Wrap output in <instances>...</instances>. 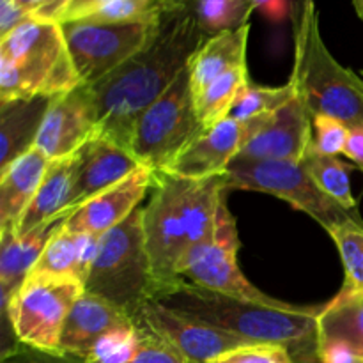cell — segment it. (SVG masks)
Masks as SVG:
<instances>
[{"instance_id":"1","label":"cell","mask_w":363,"mask_h":363,"mask_svg":"<svg viewBox=\"0 0 363 363\" xmlns=\"http://www.w3.org/2000/svg\"><path fill=\"white\" fill-rule=\"evenodd\" d=\"M206 39L188 0L170 7L145 48L91 85L98 116L96 135L130 151L138 119L188 69Z\"/></svg>"},{"instance_id":"2","label":"cell","mask_w":363,"mask_h":363,"mask_svg":"<svg viewBox=\"0 0 363 363\" xmlns=\"http://www.w3.org/2000/svg\"><path fill=\"white\" fill-rule=\"evenodd\" d=\"M227 191V174L181 179L155 172L144 206V236L155 293L184 275L204 255L215 236L216 215ZM151 293V294H152Z\"/></svg>"},{"instance_id":"3","label":"cell","mask_w":363,"mask_h":363,"mask_svg":"<svg viewBox=\"0 0 363 363\" xmlns=\"http://www.w3.org/2000/svg\"><path fill=\"white\" fill-rule=\"evenodd\" d=\"M151 298L240 339L287 347L296 363H319L318 318L325 305L275 308L211 291L183 277L158 287Z\"/></svg>"},{"instance_id":"4","label":"cell","mask_w":363,"mask_h":363,"mask_svg":"<svg viewBox=\"0 0 363 363\" xmlns=\"http://www.w3.org/2000/svg\"><path fill=\"white\" fill-rule=\"evenodd\" d=\"M289 82L312 117L332 116L350 128L363 126V78L344 67L325 45L315 0H301L298 7Z\"/></svg>"},{"instance_id":"5","label":"cell","mask_w":363,"mask_h":363,"mask_svg":"<svg viewBox=\"0 0 363 363\" xmlns=\"http://www.w3.org/2000/svg\"><path fill=\"white\" fill-rule=\"evenodd\" d=\"M80 84L57 21L34 18L0 39V103L53 98Z\"/></svg>"},{"instance_id":"6","label":"cell","mask_w":363,"mask_h":363,"mask_svg":"<svg viewBox=\"0 0 363 363\" xmlns=\"http://www.w3.org/2000/svg\"><path fill=\"white\" fill-rule=\"evenodd\" d=\"M96 294L126 311L131 318L151 298V261L144 236V208H137L124 222L99 236L98 254L84 284Z\"/></svg>"},{"instance_id":"7","label":"cell","mask_w":363,"mask_h":363,"mask_svg":"<svg viewBox=\"0 0 363 363\" xmlns=\"http://www.w3.org/2000/svg\"><path fill=\"white\" fill-rule=\"evenodd\" d=\"M227 190H250L279 197L298 211L307 213L326 233L346 223H362L358 211H350L318 186L301 162L236 158L227 169Z\"/></svg>"},{"instance_id":"8","label":"cell","mask_w":363,"mask_h":363,"mask_svg":"<svg viewBox=\"0 0 363 363\" xmlns=\"http://www.w3.org/2000/svg\"><path fill=\"white\" fill-rule=\"evenodd\" d=\"M204 131L195 108L190 71L184 69L165 94L138 119L130 152L140 165L165 170Z\"/></svg>"},{"instance_id":"9","label":"cell","mask_w":363,"mask_h":363,"mask_svg":"<svg viewBox=\"0 0 363 363\" xmlns=\"http://www.w3.org/2000/svg\"><path fill=\"white\" fill-rule=\"evenodd\" d=\"M84 293V284L77 279L28 275L4 312L16 342L59 351L64 323Z\"/></svg>"},{"instance_id":"10","label":"cell","mask_w":363,"mask_h":363,"mask_svg":"<svg viewBox=\"0 0 363 363\" xmlns=\"http://www.w3.org/2000/svg\"><path fill=\"white\" fill-rule=\"evenodd\" d=\"M162 16L135 23H94L73 20L60 23L67 50L82 82L94 85L140 52L158 34Z\"/></svg>"},{"instance_id":"11","label":"cell","mask_w":363,"mask_h":363,"mask_svg":"<svg viewBox=\"0 0 363 363\" xmlns=\"http://www.w3.org/2000/svg\"><path fill=\"white\" fill-rule=\"evenodd\" d=\"M240 245L236 218L229 211L227 201L223 199L218 208V215H216L215 236H213L211 245L204 252V255L184 272L183 279L211 291L268 305V307L287 308V311L298 307V305H291L262 293L241 273V268L238 266Z\"/></svg>"},{"instance_id":"12","label":"cell","mask_w":363,"mask_h":363,"mask_svg":"<svg viewBox=\"0 0 363 363\" xmlns=\"http://www.w3.org/2000/svg\"><path fill=\"white\" fill-rule=\"evenodd\" d=\"M133 319L137 325L151 330L176 347L188 363H209L234 347L255 344L215 328L201 319L172 311L152 298H147L140 305Z\"/></svg>"},{"instance_id":"13","label":"cell","mask_w":363,"mask_h":363,"mask_svg":"<svg viewBox=\"0 0 363 363\" xmlns=\"http://www.w3.org/2000/svg\"><path fill=\"white\" fill-rule=\"evenodd\" d=\"M96 130L94 94L91 85L80 84L64 94L53 96L34 147L50 162L67 158L80 151L94 137Z\"/></svg>"},{"instance_id":"14","label":"cell","mask_w":363,"mask_h":363,"mask_svg":"<svg viewBox=\"0 0 363 363\" xmlns=\"http://www.w3.org/2000/svg\"><path fill=\"white\" fill-rule=\"evenodd\" d=\"M264 117H257L247 123H241L233 117L220 121L218 124L202 131L165 170L160 172L181 179H204V177L225 174L243 145L254 137Z\"/></svg>"},{"instance_id":"15","label":"cell","mask_w":363,"mask_h":363,"mask_svg":"<svg viewBox=\"0 0 363 363\" xmlns=\"http://www.w3.org/2000/svg\"><path fill=\"white\" fill-rule=\"evenodd\" d=\"M314 142L312 116L298 96L262 119L238 158L301 162Z\"/></svg>"},{"instance_id":"16","label":"cell","mask_w":363,"mask_h":363,"mask_svg":"<svg viewBox=\"0 0 363 363\" xmlns=\"http://www.w3.org/2000/svg\"><path fill=\"white\" fill-rule=\"evenodd\" d=\"M152 181H155V170L144 165L138 167L124 181L89 199L78 208L71 209V215L64 220V225L71 233L103 236L124 222L135 209L140 208L145 194L151 190Z\"/></svg>"},{"instance_id":"17","label":"cell","mask_w":363,"mask_h":363,"mask_svg":"<svg viewBox=\"0 0 363 363\" xmlns=\"http://www.w3.org/2000/svg\"><path fill=\"white\" fill-rule=\"evenodd\" d=\"M142 167L128 149L94 137L77 152V172L71 190L69 209L78 208L89 199L121 183Z\"/></svg>"},{"instance_id":"18","label":"cell","mask_w":363,"mask_h":363,"mask_svg":"<svg viewBox=\"0 0 363 363\" xmlns=\"http://www.w3.org/2000/svg\"><path fill=\"white\" fill-rule=\"evenodd\" d=\"M131 325H135V319L126 311L105 298L84 293L74 301L64 323L59 351L85 358L101 337Z\"/></svg>"},{"instance_id":"19","label":"cell","mask_w":363,"mask_h":363,"mask_svg":"<svg viewBox=\"0 0 363 363\" xmlns=\"http://www.w3.org/2000/svg\"><path fill=\"white\" fill-rule=\"evenodd\" d=\"M60 216L48 223L28 230L23 236H18L13 227L0 229V293H2V312L13 300L14 294L21 289L25 280L34 269L35 262L41 257L43 250L48 245L60 223L69 216Z\"/></svg>"},{"instance_id":"20","label":"cell","mask_w":363,"mask_h":363,"mask_svg":"<svg viewBox=\"0 0 363 363\" xmlns=\"http://www.w3.org/2000/svg\"><path fill=\"white\" fill-rule=\"evenodd\" d=\"M99 236L85 233H71L64 222L50 238L41 257L35 262L30 275L57 277V279H77L82 284L87 280L96 254Z\"/></svg>"},{"instance_id":"21","label":"cell","mask_w":363,"mask_h":363,"mask_svg":"<svg viewBox=\"0 0 363 363\" xmlns=\"http://www.w3.org/2000/svg\"><path fill=\"white\" fill-rule=\"evenodd\" d=\"M77 172V152L67 158L50 162L48 170L35 191L34 199L27 206L16 225L18 236H23L28 230L48 223L52 220L71 213L69 199Z\"/></svg>"},{"instance_id":"22","label":"cell","mask_w":363,"mask_h":363,"mask_svg":"<svg viewBox=\"0 0 363 363\" xmlns=\"http://www.w3.org/2000/svg\"><path fill=\"white\" fill-rule=\"evenodd\" d=\"M335 344L363 363V289L342 287L318 318V346Z\"/></svg>"},{"instance_id":"23","label":"cell","mask_w":363,"mask_h":363,"mask_svg":"<svg viewBox=\"0 0 363 363\" xmlns=\"http://www.w3.org/2000/svg\"><path fill=\"white\" fill-rule=\"evenodd\" d=\"M48 165L50 160L39 149L32 147L0 172V229H16Z\"/></svg>"},{"instance_id":"24","label":"cell","mask_w":363,"mask_h":363,"mask_svg":"<svg viewBox=\"0 0 363 363\" xmlns=\"http://www.w3.org/2000/svg\"><path fill=\"white\" fill-rule=\"evenodd\" d=\"M52 98L0 103V172L35 145Z\"/></svg>"},{"instance_id":"25","label":"cell","mask_w":363,"mask_h":363,"mask_svg":"<svg viewBox=\"0 0 363 363\" xmlns=\"http://www.w3.org/2000/svg\"><path fill=\"white\" fill-rule=\"evenodd\" d=\"M250 23L208 38L190 60V84L194 96L201 94L216 78L234 67L247 64V45Z\"/></svg>"},{"instance_id":"26","label":"cell","mask_w":363,"mask_h":363,"mask_svg":"<svg viewBox=\"0 0 363 363\" xmlns=\"http://www.w3.org/2000/svg\"><path fill=\"white\" fill-rule=\"evenodd\" d=\"M247 80V64H241V66L234 67V69L227 71L225 74L216 78L201 94L194 96L197 116L204 130L229 117L234 101H236L241 87Z\"/></svg>"},{"instance_id":"27","label":"cell","mask_w":363,"mask_h":363,"mask_svg":"<svg viewBox=\"0 0 363 363\" xmlns=\"http://www.w3.org/2000/svg\"><path fill=\"white\" fill-rule=\"evenodd\" d=\"M301 163L325 194L335 199L340 206H344L350 211H358L357 201H354L353 191H351L350 165L340 162L337 156L319 152L314 147V142H312L311 149L303 156Z\"/></svg>"},{"instance_id":"28","label":"cell","mask_w":363,"mask_h":363,"mask_svg":"<svg viewBox=\"0 0 363 363\" xmlns=\"http://www.w3.org/2000/svg\"><path fill=\"white\" fill-rule=\"evenodd\" d=\"M257 0H194L191 9L208 38L248 25Z\"/></svg>"},{"instance_id":"29","label":"cell","mask_w":363,"mask_h":363,"mask_svg":"<svg viewBox=\"0 0 363 363\" xmlns=\"http://www.w3.org/2000/svg\"><path fill=\"white\" fill-rule=\"evenodd\" d=\"M294 96H296V91L291 82H287L282 87H262V85H255L247 80L234 101L229 117L247 123V121L257 119V117L269 116L282 108Z\"/></svg>"},{"instance_id":"30","label":"cell","mask_w":363,"mask_h":363,"mask_svg":"<svg viewBox=\"0 0 363 363\" xmlns=\"http://www.w3.org/2000/svg\"><path fill=\"white\" fill-rule=\"evenodd\" d=\"M181 0H108L78 20L94 23H135L160 18Z\"/></svg>"},{"instance_id":"31","label":"cell","mask_w":363,"mask_h":363,"mask_svg":"<svg viewBox=\"0 0 363 363\" xmlns=\"http://www.w3.org/2000/svg\"><path fill=\"white\" fill-rule=\"evenodd\" d=\"M328 234L337 245L346 272V282L342 287L363 289V225L346 223L335 227Z\"/></svg>"},{"instance_id":"32","label":"cell","mask_w":363,"mask_h":363,"mask_svg":"<svg viewBox=\"0 0 363 363\" xmlns=\"http://www.w3.org/2000/svg\"><path fill=\"white\" fill-rule=\"evenodd\" d=\"M138 346V325L123 326L106 333L98 340L91 353L84 358L85 363H128L133 358Z\"/></svg>"},{"instance_id":"33","label":"cell","mask_w":363,"mask_h":363,"mask_svg":"<svg viewBox=\"0 0 363 363\" xmlns=\"http://www.w3.org/2000/svg\"><path fill=\"white\" fill-rule=\"evenodd\" d=\"M314 128V147L319 152L328 156L344 155L350 126L340 119L332 116H314L312 117Z\"/></svg>"},{"instance_id":"34","label":"cell","mask_w":363,"mask_h":363,"mask_svg":"<svg viewBox=\"0 0 363 363\" xmlns=\"http://www.w3.org/2000/svg\"><path fill=\"white\" fill-rule=\"evenodd\" d=\"M209 363H296L289 350L277 344H250L234 347Z\"/></svg>"},{"instance_id":"35","label":"cell","mask_w":363,"mask_h":363,"mask_svg":"<svg viewBox=\"0 0 363 363\" xmlns=\"http://www.w3.org/2000/svg\"><path fill=\"white\" fill-rule=\"evenodd\" d=\"M128 363H188L186 358L169 342L138 325V346Z\"/></svg>"},{"instance_id":"36","label":"cell","mask_w":363,"mask_h":363,"mask_svg":"<svg viewBox=\"0 0 363 363\" xmlns=\"http://www.w3.org/2000/svg\"><path fill=\"white\" fill-rule=\"evenodd\" d=\"M0 363H85L84 358L62 353V351H45L38 347L25 346L14 342L13 346L2 351Z\"/></svg>"},{"instance_id":"37","label":"cell","mask_w":363,"mask_h":363,"mask_svg":"<svg viewBox=\"0 0 363 363\" xmlns=\"http://www.w3.org/2000/svg\"><path fill=\"white\" fill-rule=\"evenodd\" d=\"M16 2L35 20L60 23L73 0H16Z\"/></svg>"},{"instance_id":"38","label":"cell","mask_w":363,"mask_h":363,"mask_svg":"<svg viewBox=\"0 0 363 363\" xmlns=\"http://www.w3.org/2000/svg\"><path fill=\"white\" fill-rule=\"evenodd\" d=\"M34 20L16 0H0V39L23 25L25 21Z\"/></svg>"},{"instance_id":"39","label":"cell","mask_w":363,"mask_h":363,"mask_svg":"<svg viewBox=\"0 0 363 363\" xmlns=\"http://www.w3.org/2000/svg\"><path fill=\"white\" fill-rule=\"evenodd\" d=\"M344 155L354 162V165H363V126L350 128V135H347L346 147H344Z\"/></svg>"},{"instance_id":"40","label":"cell","mask_w":363,"mask_h":363,"mask_svg":"<svg viewBox=\"0 0 363 363\" xmlns=\"http://www.w3.org/2000/svg\"><path fill=\"white\" fill-rule=\"evenodd\" d=\"M105 2H108V0H73L69 9H67L66 16H64V20L60 21V23H64V21L78 20V18L85 16V14L91 13L92 9H96V7H99Z\"/></svg>"},{"instance_id":"41","label":"cell","mask_w":363,"mask_h":363,"mask_svg":"<svg viewBox=\"0 0 363 363\" xmlns=\"http://www.w3.org/2000/svg\"><path fill=\"white\" fill-rule=\"evenodd\" d=\"M353 6L357 9V14L360 16V20H363V0H353Z\"/></svg>"},{"instance_id":"42","label":"cell","mask_w":363,"mask_h":363,"mask_svg":"<svg viewBox=\"0 0 363 363\" xmlns=\"http://www.w3.org/2000/svg\"><path fill=\"white\" fill-rule=\"evenodd\" d=\"M357 169H358V170H362V172H363V165H360V167H357Z\"/></svg>"},{"instance_id":"43","label":"cell","mask_w":363,"mask_h":363,"mask_svg":"<svg viewBox=\"0 0 363 363\" xmlns=\"http://www.w3.org/2000/svg\"><path fill=\"white\" fill-rule=\"evenodd\" d=\"M360 77H362V78H363V71H362V74H360Z\"/></svg>"}]
</instances>
